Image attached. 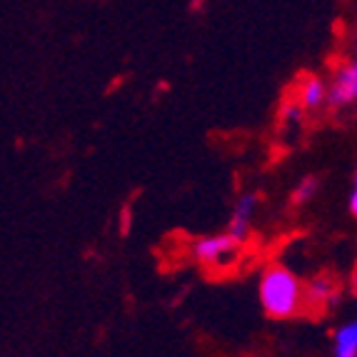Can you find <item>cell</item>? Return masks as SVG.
<instances>
[{"mask_svg":"<svg viewBox=\"0 0 357 357\" xmlns=\"http://www.w3.org/2000/svg\"><path fill=\"white\" fill-rule=\"evenodd\" d=\"M260 305L275 320H290L305 310V285L282 265H270L260 278Z\"/></svg>","mask_w":357,"mask_h":357,"instance_id":"cell-1","label":"cell"},{"mask_svg":"<svg viewBox=\"0 0 357 357\" xmlns=\"http://www.w3.org/2000/svg\"><path fill=\"white\" fill-rule=\"evenodd\" d=\"M240 245L243 243L232 238L230 232H220V235H208V238L195 240L192 255L200 265H225L238 252Z\"/></svg>","mask_w":357,"mask_h":357,"instance_id":"cell-2","label":"cell"},{"mask_svg":"<svg viewBox=\"0 0 357 357\" xmlns=\"http://www.w3.org/2000/svg\"><path fill=\"white\" fill-rule=\"evenodd\" d=\"M357 100V66L347 63L337 70L333 85L328 88V100L333 107H347Z\"/></svg>","mask_w":357,"mask_h":357,"instance_id":"cell-3","label":"cell"},{"mask_svg":"<svg viewBox=\"0 0 357 357\" xmlns=\"http://www.w3.org/2000/svg\"><path fill=\"white\" fill-rule=\"evenodd\" d=\"M255 210H257V195L255 192H248V195H243L238 203H235V210H232V215H230L227 232H230L235 240H240V243H245L248 232H250Z\"/></svg>","mask_w":357,"mask_h":357,"instance_id":"cell-4","label":"cell"},{"mask_svg":"<svg viewBox=\"0 0 357 357\" xmlns=\"http://www.w3.org/2000/svg\"><path fill=\"white\" fill-rule=\"evenodd\" d=\"M337 300V290H335V282L330 278H315L312 282L305 285V307H317L325 310Z\"/></svg>","mask_w":357,"mask_h":357,"instance_id":"cell-5","label":"cell"},{"mask_svg":"<svg viewBox=\"0 0 357 357\" xmlns=\"http://www.w3.org/2000/svg\"><path fill=\"white\" fill-rule=\"evenodd\" d=\"M328 100V85L317 80V77H307L300 90V107L303 110H317Z\"/></svg>","mask_w":357,"mask_h":357,"instance_id":"cell-6","label":"cell"},{"mask_svg":"<svg viewBox=\"0 0 357 357\" xmlns=\"http://www.w3.org/2000/svg\"><path fill=\"white\" fill-rule=\"evenodd\" d=\"M335 357H357V322L350 320L342 328H337L335 333V345H333Z\"/></svg>","mask_w":357,"mask_h":357,"instance_id":"cell-7","label":"cell"},{"mask_svg":"<svg viewBox=\"0 0 357 357\" xmlns=\"http://www.w3.org/2000/svg\"><path fill=\"white\" fill-rule=\"evenodd\" d=\"M317 190H320V183H317V178H303L298 183V188H295V192H292V203H295V205L310 203V200L317 195Z\"/></svg>","mask_w":357,"mask_h":357,"instance_id":"cell-8","label":"cell"},{"mask_svg":"<svg viewBox=\"0 0 357 357\" xmlns=\"http://www.w3.org/2000/svg\"><path fill=\"white\" fill-rule=\"evenodd\" d=\"M303 118H305V110L300 107V102H287L282 107V123L285 126H298V123H303Z\"/></svg>","mask_w":357,"mask_h":357,"instance_id":"cell-9","label":"cell"},{"mask_svg":"<svg viewBox=\"0 0 357 357\" xmlns=\"http://www.w3.org/2000/svg\"><path fill=\"white\" fill-rule=\"evenodd\" d=\"M347 213L355 218L357 215V185L352 183V188H350V195H347Z\"/></svg>","mask_w":357,"mask_h":357,"instance_id":"cell-10","label":"cell"},{"mask_svg":"<svg viewBox=\"0 0 357 357\" xmlns=\"http://www.w3.org/2000/svg\"><path fill=\"white\" fill-rule=\"evenodd\" d=\"M203 6H205V0H190V8H192V10H200Z\"/></svg>","mask_w":357,"mask_h":357,"instance_id":"cell-11","label":"cell"}]
</instances>
